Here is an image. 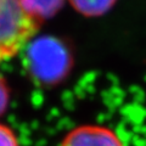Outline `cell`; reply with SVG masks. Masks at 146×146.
Here are the masks:
<instances>
[{
  "label": "cell",
  "mask_w": 146,
  "mask_h": 146,
  "mask_svg": "<svg viewBox=\"0 0 146 146\" xmlns=\"http://www.w3.org/2000/svg\"><path fill=\"white\" fill-rule=\"evenodd\" d=\"M60 146H124L118 135L102 125H82L68 133Z\"/></svg>",
  "instance_id": "obj_3"
},
{
  "label": "cell",
  "mask_w": 146,
  "mask_h": 146,
  "mask_svg": "<svg viewBox=\"0 0 146 146\" xmlns=\"http://www.w3.org/2000/svg\"><path fill=\"white\" fill-rule=\"evenodd\" d=\"M9 101H10V90L3 74H0V116L6 111Z\"/></svg>",
  "instance_id": "obj_7"
},
{
  "label": "cell",
  "mask_w": 146,
  "mask_h": 146,
  "mask_svg": "<svg viewBox=\"0 0 146 146\" xmlns=\"http://www.w3.org/2000/svg\"><path fill=\"white\" fill-rule=\"evenodd\" d=\"M26 67L32 78L42 84H56L68 74L72 56L61 40L52 36H40L27 44Z\"/></svg>",
  "instance_id": "obj_1"
},
{
  "label": "cell",
  "mask_w": 146,
  "mask_h": 146,
  "mask_svg": "<svg viewBox=\"0 0 146 146\" xmlns=\"http://www.w3.org/2000/svg\"><path fill=\"white\" fill-rule=\"evenodd\" d=\"M39 25L40 21L27 10L22 0H0V63L25 49Z\"/></svg>",
  "instance_id": "obj_2"
},
{
  "label": "cell",
  "mask_w": 146,
  "mask_h": 146,
  "mask_svg": "<svg viewBox=\"0 0 146 146\" xmlns=\"http://www.w3.org/2000/svg\"><path fill=\"white\" fill-rule=\"evenodd\" d=\"M26 9L36 20H43L52 17L62 7L65 0H22Z\"/></svg>",
  "instance_id": "obj_5"
},
{
  "label": "cell",
  "mask_w": 146,
  "mask_h": 146,
  "mask_svg": "<svg viewBox=\"0 0 146 146\" xmlns=\"http://www.w3.org/2000/svg\"><path fill=\"white\" fill-rule=\"evenodd\" d=\"M72 7L86 17H99L108 12L117 0H68Z\"/></svg>",
  "instance_id": "obj_4"
},
{
  "label": "cell",
  "mask_w": 146,
  "mask_h": 146,
  "mask_svg": "<svg viewBox=\"0 0 146 146\" xmlns=\"http://www.w3.org/2000/svg\"><path fill=\"white\" fill-rule=\"evenodd\" d=\"M0 146H21L12 129L1 123H0Z\"/></svg>",
  "instance_id": "obj_6"
}]
</instances>
